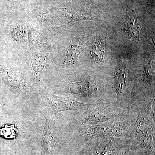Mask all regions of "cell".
I'll return each mask as SVG.
<instances>
[{"label": "cell", "mask_w": 155, "mask_h": 155, "mask_svg": "<svg viewBox=\"0 0 155 155\" xmlns=\"http://www.w3.org/2000/svg\"><path fill=\"white\" fill-rule=\"evenodd\" d=\"M127 116L99 125L81 124L78 127L77 132L89 142L104 137H130L132 124L126 121Z\"/></svg>", "instance_id": "cell-1"}, {"label": "cell", "mask_w": 155, "mask_h": 155, "mask_svg": "<svg viewBox=\"0 0 155 155\" xmlns=\"http://www.w3.org/2000/svg\"><path fill=\"white\" fill-rule=\"evenodd\" d=\"M79 116L81 124L96 125L103 124L111 120L127 116L128 110L117 107L110 102L95 104Z\"/></svg>", "instance_id": "cell-2"}, {"label": "cell", "mask_w": 155, "mask_h": 155, "mask_svg": "<svg viewBox=\"0 0 155 155\" xmlns=\"http://www.w3.org/2000/svg\"><path fill=\"white\" fill-rule=\"evenodd\" d=\"M138 116L132 124L130 137L143 149L150 153L155 151V121L139 109Z\"/></svg>", "instance_id": "cell-3"}, {"label": "cell", "mask_w": 155, "mask_h": 155, "mask_svg": "<svg viewBox=\"0 0 155 155\" xmlns=\"http://www.w3.org/2000/svg\"><path fill=\"white\" fill-rule=\"evenodd\" d=\"M68 92L78 96L83 101L88 104L103 102L105 96L104 88L99 81L86 78L72 82L69 84Z\"/></svg>", "instance_id": "cell-4"}, {"label": "cell", "mask_w": 155, "mask_h": 155, "mask_svg": "<svg viewBox=\"0 0 155 155\" xmlns=\"http://www.w3.org/2000/svg\"><path fill=\"white\" fill-rule=\"evenodd\" d=\"M44 116L46 122L41 138L43 154L56 155L61 149L60 130L55 122L50 118Z\"/></svg>", "instance_id": "cell-5"}, {"label": "cell", "mask_w": 155, "mask_h": 155, "mask_svg": "<svg viewBox=\"0 0 155 155\" xmlns=\"http://www.w3.org/2000/svg\"><path fill=\"white\" fill-rule=\"evenodd\" d=\"M48 101L51 112L55 114L68 110H84L95 104H85L69 97L55 95L48 96Z\"/></svg>", "instance_id": "cell-6"}, {"label": "cell", "mask_w": 155, "mask_h": 155, "mask_svg": "<svg viewBox=\"0 0 155 155\" xmlns=\"http://www.w3.org/2000/svg\"><path fill=\"white\" fill-rule=\"evenodd\" d=\"M117 138L104 137L90 142L91 151L94 155H123L125 149Z\"/></svg>", "instance_id": "cell-7"}, {"label": "cell", "mask_w": 155, "mask_h": 155, "mask_svg": "<svg viewBox=\"0 0 155 155\" xmlns=\"http://www.w3.org/2000/svg\"><path fill=\"white\" fill-rule=\"evenodd\" d=\"M84 49V46L80 41L72 42L69 45L66 52L65 63L67 65L73 66L77 63L78 57Z\"/></svg>", "instance_id": "cell-8"}, {"label": "cell", "mask_w": 155, "mask_h": 155, "mask_svg": "<svg viewBox=\"0 0 155 155\" xmlns=\"http://www.w3.org/2000/svg\"><path fill=\"white\" fill-rule=\"evenodd\" d=\"M125 29L129 36L135 39H140L143 37V30L135 16L131 15L127 18L125 22Z\"/></svg>", "instance_id": "cell-9"}, {"label": "cell", "mask_w": 155, "mask_h": 155, "mask_svg": "<svg viewBox=\"0 0 155 155\" xmlns=\"http://www.w3.org/2000/svg\"><path fill=\"white\" fill-rule=\"evenodd\" d=\"M104 46L102 41L100 39H97L94 42L91 50V54L95 62L101 63L104 60Z\"/></svg>", "instance_id": "cell-10"}, {"label": "cell", "mask_w": 155, "mask_h": 155, "mask_svg": "<svg viewBox=\"0 0 155 155\" xmlns=\"http://www.w3.org/2000/svg\"><path fill=\"white\" fill-rule=\"evenodd\" d=\"M17 135L16 129L14 125H4L0 128V136L6 139H13Z\"/></svg>", "instance_id": "cell-11"}]
</instances>
